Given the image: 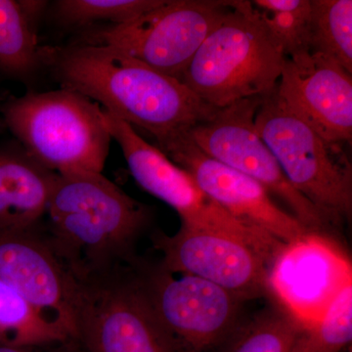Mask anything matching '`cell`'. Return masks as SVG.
<instances>
[{"label":"cell","mask_w":352,"mask_h":352,"mask_svg":"<svg viewBox=\"0 0 352 352\" xmlns=\"http://www.w3.org/2000/svg\"><path fill=\"white\" fill-rule=\"evenodd\" d=\"M41 63L61 88L78 92L103 110L154 136L163 150L210 117L186 85L103 44L75 43L41 48Z\"/></svg>","instance_id":"1"},{"label":"cell","mask_w":352,"mask_h":352,"mask_svg":"<svg viewBox=\"0 0 352 352\" xmlns=\"http://www.w3.org/2000/svg\"><path fill=\"white\" fill-rule=\"evenodd\" d=\"M44 236L78 281L129 265L149 208L102 173L57 175Z\"/></svg>","instance_id":"2"},{"label":"cell","mask_w":352,"mask_h":352,"mask_svg":"<svg viewBox=\"0 0 352 352\" xmlns=\"http://www.w3.org/2000/svg\"><path fill=\"white\" fill-rule=\"evenodd\" d=\"M284 61L252 1L237 0L201 44L182 82L220 110L275 91Z\"/></svg>","instance_id":"3"},{"label":"cell","mask_w":352,"mask_h":352,"mask_svg":"<svg viewBox=\"0 0 352 352\" xmlns=\"http://www.w3.org/2000/svg\"><path fill=\"white\" fill-rule=\"evenodd\" d=\"M2 122L21 147L57 175L102 173L111 138L103 109L72 90L28 92L0 106Z\"/></svg>","instance_id":"4"},{"label":"cell","mask_w":352,"mask_h":352,"mask_svg":"<svg viewBox=\"0 0 352 352\" xmlns=\"http://www.w3.org/2000/svg\"><path fill=\"white\" fill-rule=\"evenodd\" d=\"M254 126L298 193L335 224L351 219L352 166L344 144L322 138L275 91L261 98Z\"/></svg>","instance_id":"5"},{"label":"cell","mask_w":352,"mask_h":352,"mask_svg":"<svg viewBox=\"0 0 352 352\" xmlns=\"http://www.w3.org/2000/svg\"><path fill=\"white\" fill-rule=\"evenodd\" d=\"M139 287L176 352H219L244 324L239 296L192 275L175 277L160 264L133 263Z\"/></svg>","instance_id":"6"},{"label":"cell","mask_w":352,"mask_h":352,"mask_svg":"<svg viewBox=\"0 0 352 352\" xmlns=\"http://www.w3.org/2000/svg\"><path fill=\"white\" fill-rule=\"evenodd\" d=\"M223 0H164L129 24L105 25L82 43L103 44L182 80L192 58L232 6Z\"/></svg>","instance_id":"7"},{"label":"cell","mask_w":352,"mask_h":352,"mask_svg":"<svg viewBox=\"0 0 352 352\" xmlns=\"http://www.w3.org/2000/svg\"><path fill=\"white\" fill-rule=\"evenodd\" d=\"M76 333L87 352H176L139 287L133 265L78 281Z\"/></svg>","instance_id":"8"},{"label":"cell","mask_w":352,"mask_h":352,"mask_svg":"<svg viewBox=\"0 0 352 352\" xmlns=\"http://www.w3.org/2000/svg\"><path fill=\"white\" fill-rule=\"evenodd\" d=\"M104 120L111 138L122 149L132 177L141 188L175 210L182 224L237 236L263 252L268 263L272 261L281 242L227 214L201 191L186 170L141 138L131 124L105 111Z\"/></svg>","instance_id":"9"},{"label":"cell","mask_w":352,"mask_h":352,"mask_svg":"<svg viewBox=\"0 0 352 352\" xmlns=\"http://www.w3.org/2000/svg\"><path fill=\"white\" fill-rule=\"evenodd\" d=\"M261 98L245 99L215 110L187 135L208 156L263 185L310 231L329 234L335 223L292 186L276 157L256 131L254 117Z\"/></svg>","instance_id":"10"},{"label":"cell","mask_w":352,"mask_h":352,"mask_svg":"<svg viewBox=\"0 0 352 352\" xmlns=\"http://www.w3.org/2000/svg\"><path fill=\"white\" fill-rule=\"evenodd\" d=\"M349 283L351 261L327 233L308 231L283 243L268 266V298L305 327L320 319Z\"/></svg>","instance_id":"11"},{"label":"cell","mask_w":352,"mask_h":352,"mask_svg":"<svg viewBox=\"0 0 352 352\" xmlns=\"http://www.w3.org/2000/svg\"><path fill=\"white\" fill-rule=\"evenodd\" d=\"M163 258L160 265L173 274L201 278L244 300L268 296L267 258L237 236L182 224L173 236L153 237Z\"/></svg>","instance_id":"12"},{"label":"cell","mask_w":352,"mask_h":352,"mask_svg":"<svg viewBox=\"0 0 352 352\" xmlns=\"http://www.w3.org/2000/svg\"><path fill=\"white\" fill-rule=\"evenodd\" d=\"M0 279L17 289L48 321L78 339L80 284L53 251L43 226L0 231Z\"/></svg>","instance_id":"13"},{"label":"cell","mask_w":352,"mask_h":352,"mask_svg":"<svg viewBox=\"0 0 352 352\" xmlns=\"http://www.w3.org/2000/svg\"><path fill=\"white\" fill-rule=\"evenodd\" d=\"M161 151L186 170L208 198L244 226L281 243L291 242L310 231L278 207L263 185L206 155L187 134Z\"/></svg>","instance_id":"14"},{"label":"cell","mask_w":352,"mask_h":352,"mask_svg":"<svg viewBox=\"0 0 352 352\" xmlns=\"http://www.w3.org/2000/svg\"><path fill=\"white\" fill-rule=\"evenodd\" d=\"M296 117L328 142L352 138V75L317 53L285 58L275 89Z\"/></svg>","instance_id":"15"},{"label":"cell","mask_w":352,"mask_h":352,"mask_svg":"<svg viewBox=\"0 0 352 352\" xmlns=\"http://www.w3.org/2000/svg\"><path fill=\"white\" fill-rule=\"evenodd\" d=\"M56 177L22 147L0 148V231L41 226Z\"/></svg>","instance_id":"16"},{"label":"cell","mask_w":352,"mask_h":352,"mask_svg":"<svg viewBox=\"0 0 352 352\" xmlns=\"http://www.w3.org/2000/svg\"><path fill=\"white\" fill-rule=\"evenodd\" d=\"M48 2L0 0V72L25 78L41 66L38 25Z\"/></svg>","instance_id":"17"},{"label":"cell","mask_w":352,"mask_h":352,"mask_svg":"<svg viewBox=\"0 0 352 352\" xmlns=\"http://www.w3.org/2000/svg\"><path fill=\"white\" fill-rule=\"evenodd\" d=\"M69 339L76 338L48 321L17 289L0 279V344L43 346Z\"/></svg>","instance_id":"18"},{"label":"cell","mask_w":352,"mask_h":352,"mask_svg":"<svg viewBox=\"0 0 352 352\" xmlns=\"http://www.w3.org/2000/svg\"><path fill=\"white\" fill-rule=\"evenodd\" d=\"M310 2V52L329 58L352 75L351 0Z\"/></svg>","instance_id":"19"},{"label":"cell","mask_w":352,"mask_h":352,"mask_svg":"<svg viewBox=\"0 0 352 352\" xmlns=\"http://www.w3.org/2000/svg\"><path fill=\"white\" fill-rule=\"evenodd\" d=\"M252 3L285 58L310 52V0H254Z\"/></svg>","instance_id":"20"},{"label":"cell","mask_w":352,"mask_h":352,"mask_svg":"<svg viewBox=\"0 0 352 352\" xmlns=\"http://www.w3.org/2000/svg\"><path fill=\"white\" fill-rule=\"evenodd\" d=\"M305 326L277 303L271 302L244 322L226 352H291Z\"/></svg>","instance_id":"21"},{"label":"cell","mask_w":352,"mask_h":352,"mask_svg":"<svg viewBox=\"0 0 352 352\" xmlns=\"http://www.w3.org/2000/svg\"><path fill=\"white\" fill-rule=\"evenodd\" d=\"M352 340V283L298 336L291 352H346Z\"/></svg>","instance_id":"22"},{"label":"cell","mask_w":352,"mask_h":352,"mask_svg":"<svg viewBox=\"0 0 352 352\" xmlns=\"http://www.w3.org/2000/svg\"><path fill=\"white\" fill-rule=\"evenodd\" d=\"M164 0H59L55 2L57 20L65 25L85 27L97 22L129 24L161 6Z\"/></svg>","instance_id":"23"},{"label":"cell","mask_w":352,"mask_h":352,"mask_svg":"<svg viewBox=\"0 0 352 352\" xmlns=\"http://www.w3.org/2000/svg\"><path fill=\"white\" fill-rule=\"evenodd\" d=\"M0 352H87L78 339H69L43 346H13L0 344Z\"/></svg>","instance_id":"24"},{"label":"cell","mask_w":352,"mask_h":352,"mask_svg":"<svg viewBox=\"0 0 352 352\" xmlns=\"http://www.w3.org/2000/svg\"><path fill=\"white\" fill-rule=\"evenodd\" d=\"M3 127L6 126H4L3 122H2V120L0 119V129H3Z\"/></svg>","instance_id":"25"}]
</instances>
